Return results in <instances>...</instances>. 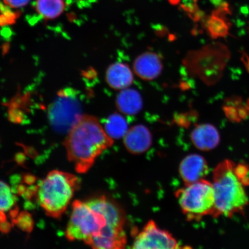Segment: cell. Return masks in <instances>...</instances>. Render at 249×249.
<instances>
[{
    "label": "cell",
    "instance_id": "13",
    "mask_svg": "<svg viewBox=\"0 0 249 249\" xmlns=\"http://www.w3.org/2000/svg\"><path fill=\"white\" fill-rule=\"evenodd\" d=\"M191 140L196 148L202 151H210L219 144L220 136L214 126L210 124H201L193 130Z\"/></svg>",
    "mask_w": 249,
    "mask_h": 249
},
{
    "label": "cell",
    "instance_id": "18",
    "mask_svg": "<svg viewBox=\"0 0 249 249\" xmlns=\"http://www.w3.org/2000/svg\"><path fill=\"white\" fill-rule=\"evenodd\" d=\"M208 30L213 38L225 37L229 33V26L223 18L213 16L207 23Z\"/></svg>",
    "mask_w": 249,
    "mask_h": 249
},
{
    "label": "cell",
    "instance_id": "8",
    "mask_svg": "<svg viewBox=\"0 0 249 249\" xmlns=\"http://www.w3.org/2000/svg\"><path fill=\"white\" fill-rule=\"evenodd\" d=\"M93 210L101 213L107 221V225L124 228L125 223L124 213L116 202L103 196L87 202Z\"/></svg>",
    "mask_w": 249,
    "mask_h": 249
},
{
    "label": "cell",
    "instance_id": "11",
    "mask_svg": "<svg viewBox=\"0 0 249 249\" xmlns=\"http://www.w3.org/2000/svg\"><path fill=\"white\" fill-rule=\"evenodd\" d=\"M133 68L140 78L149 81L160 75L163 70V64L160 56L155 53L148 52L136 58Z\"/></svg>",
    "mask_w": 249,
    "mask_h": 249
},
{
    "label": "cell",
    "instance_id": "10",
    "mask_svg": "<svg viewBox=\"0 0 249 249\" xmlns=\"http://www.w3.org/2000/svg\"><path fill=\"white\" fill-rule=\"evenodd\" d=\"M127 238L124 228L106 225L98 236L93 238L88 245L93 249H124Z\"/></svg>",
    "mask_w": 249,
    "mask_h": 249
},
{
    "label": "cell",
    "instance_id": "2",
    "mask_svg": "<svg viewBox=\"0 0 249 249\" xmlns=\"http://www.w3.org/2000/svg\"><path fill=\"white\" fill-rule=\"evenodd\" d=\"M247 172L244 166H236L229 160L223 161L214 170L213 184L215 208L213 217H231L244 211L249 204L245 189Z\"/></svg>",
    "mask_w": 249,
    "mask_h": 249
},
{
    "label": "cell",
    "instance_id": "4",
    "mask_svg": "<svg viewBox=\"0 0 249 249\" xmlns=\"http://www.w3.org/2000/svg\"><path fill=\"white\" fill-rule=\"evenodd\" d=\"M180 208L189 221L213 215L215 198L213 183L203 179L185 185L176 192Z\"/></svg>",
    "mask_w": 249,
    "mask_h": 249
},
{
    "label": "cell",
    "instance_id": "15",
    "mask_svg": "<svg viewBox=\"0 0 249 249\" xmlns=\"http://www.w3.org/2000/svg\"><path fill=\"white\" fill-rule=\"evenodd\" d=\"M116 106L121 113L127 116H134L141 111L142 99L136 89H124L117 96Z\"/></svg>",
    "mask_w": 249,
    "mask_h": 249
},
{
    "label": "cell",
    "instance_id": "6",
    "mask_svg": "<svg viewBox=\"0 0 249 249\" xmlns=\"http://www.w3.org/2000/svg\"><path fill=\"white\" fill-rule=\"evenodd\" d=\"M82 116L79 102L71 92H61L49 110L50 123L60 133H69Z\"/></svg>",
    "mask_w": 249,
    "mask_h": 249
},
{
    "label": "cell",
    "instance_id": "3",
    "mask_svg": "<svg viewBox=\"0 0 249 249\" xmlns=\"http://www.w3.org/2000/svg\"><path fill=\"white\" fill-rule=\"evenodd\" d=\"M77 177L63 171L50 172L36 189L37 199L48 216L60 217L79 188Z\"/></svg>",
    "mask_w": 249,
    "mask_h": 249
},
{
    "label": "cell",
    "instance_id": "14",
    "mask_svg": "<svg viewBox=\"0 0 249 249\" xmlns=\"http://www.w3.org/2000/svg\"><path fill=\"white\" fill-rule=\"evenodd\" d=\"M106 79L111 88L123 90L132 85L133 76L128 65L121 62H116L108 68Z\"/></svg>",
    "mask_w": 249,
    "mask_h": 249
},
{
    "label": "cell",
    "instance_id": "5",
    "mask_svg": "<svg viewBox=\"0 0 249 249\" xmlns=\"http://www.w3.org/2000/svg\"><path fill=\"white\" fill-rule=\"evenodd\" d=\"M106 225L107 221L101 213L92 209L87 202L76 200L73 204L66 237L70 241H83L88 245L100 234Z\"/></svg>",
    "mask_w": 249,
    "mask_h": 249
},
{
    "label": "cell",
    "instance_id": "12",
    "mask_svg": "<svg viewBox=\"0 0 249 249\" xmlns=\"http://www.w3.org/2000/svg\"><path fill=\"white\" fill-rule=\"evenodd\" d=\"M124 144L130 153L142 154L151 147L152 137L147 127L138 124L127 130L124 137Z\"/></svg>",
    "mask_w": 249,
    "mask_h": 249
},
{
    "label": "cell",
    "instance_id": "17",
    "mask_svg": "<svg viewBox=\"0 0 249 249\" xmlns=\"http://www.w3.org/2000/svg\"><path fill=\"white\" fill-rule=\"evenodd\" d=\"M105 130L112 139L124 138L128 130V124L123 116L115 113L109 116L105 123Z\"/></svg>",
    "mask_w": 249,
    "mask_h": 249
},
{
    "label": "cell",
    "instance_id": "19",
    "mask_svg": "<svg viewBox=\"0 0 249 249\" xmlns=\"http://www.w3.org/2000/svg\"><path fill=\"white\" fill-rule=\"evenodd\" d=\"M16 197L9 186L0 180V213L10 210L16 203Z\"/></svg>",
    "mask_w": 249,
    "mask_h": 249
},
{
    "label": "cell",
    "instance_id": "1",
    "mask_svg": "<svg viewBox=\"0 0 249 249\" xmlns=\"http://www.w3.org/2000/svg\"><path fill=\"white\" fill-rule=\"evenodd\" d=\"M97 118L83 116L68 133L65 140L68 160L77 172L85 173L103 152L113 144Z\"/></svg>",
    "mask_w": 249,
    "mask_h": 249
},
{
    "label": "cell",
    "instance_id": "16",
    "mask_svg": "<svg viewBox=\"0 0 249 249\" xmlns=\"http://www.w3.org/2000/svg\"><path fill=\"white\" fill-rule=\"evenodd\" d=\"M65 8L63 0H37L36 9L45 19H54L63 13Z\"/></svg>",
    "mask_w": 249,
    "mask_h": 249
},
{
    "label": "cell",
    "instance_id": "7",
    "mask_svg": "<svg viewBox=\"0 0 249 249\" xmlns=\"http://www.w3.org/2000/svg\"><path fill=\"white\" fill-rule=\"evenodd\" d=\"M133 249H179L178 242L170 233L159 228L154 221H149L141 231L135 236Z\"/></svg>",
    "mask_w": 249,
    "mask_h": 249
},
{
    "label": "cell",
    "instance_id": "21",
    "mask_svg": "<svg viewBox=\"0 0 249 249\" xmlns=\"http://www.w3.org/2000/svg\"><path fill=\"white\" fill-rule=\"evenodd\" d=\"M226 115L231 119L237 120L239 114L233 107H226L225 109Z\"/></svg>",
    "mask_w": 249,
    "mask_h": 249
},
{
    "label": "cell",
    "instance_id": "20",
    "mask_svg": "<svg viewBox=\"0 0 249 249\" xmlns=\"http://www.w3.org/2000/svg\"><path fill=\"white\" fill-rule=\"evenodd\" d=\"M5 4L13 8H19L24 7L30 0H4Z\"/></svg>",
    "mask_w": 249,
    "mask_h": 249
},
{
    "label": "cell",
    "instance_id": "9",
    "mask_svg": "<svg viewBox=\"0 0 249 249\" xmlns=\"http://www.w3.org/2000/svg\"><path fill=\"white\" fill-rule=\"evenodd\" d=\"M208 171L206 160L197 154L188 155L183 159L179 166L180 176L185 185L203 179Z\"/></svg>",
    "mask_w": 249,
    "mask_h": 249
}]
</instances>
